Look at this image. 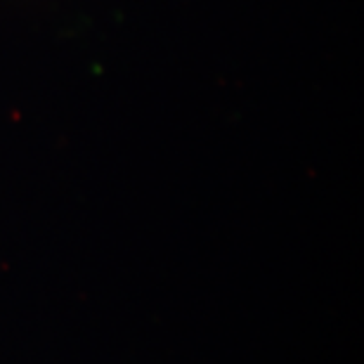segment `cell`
I'll return each mask as SVG.
<instances>
[]
</instances>
